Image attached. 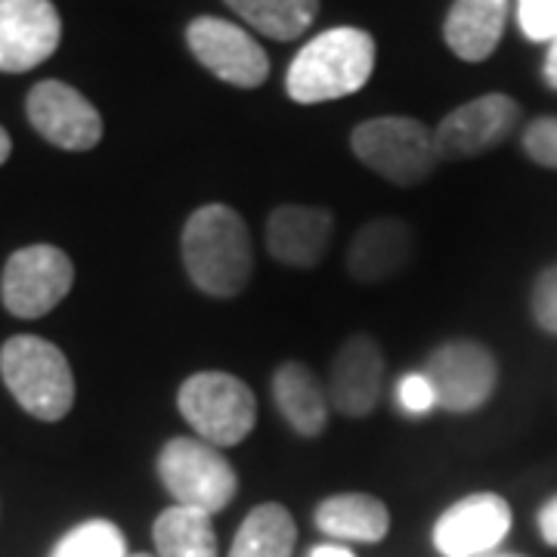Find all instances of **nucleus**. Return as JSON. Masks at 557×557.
I'll return each mask as SVG.
<instances>
[{"label":"nucleus","instance_id":"15","mask_svg":"<svg viewBox=\"0 0 557 557\" xmlns=\"http://www.w3.org/2000/svg\"><path fill=\"white\" fill-rule=\"evenodd\" d=\"M332 239H335V218L325 208L278 205L267 218V248L285 267L313 270L325 260Z\"/></svg>","mask_w":557,"mask_h":557},{"label":"nucleus","instance_id":"7","mask_svg":"<svg viewBox=\"0 0 557 557\" xmlns=\"http://www.w3.org/2000/svg\"><path fill=\"white\" fill-rule=\"evenodd\" d=\"M75 285V263L57 245H28L13 251L3 276V307L20 319H40L60 307Z\"/></svg>","mask_w":557,"mask_h":557},{"label":"nucleus","instance_id":"23","mask_svg":"<svg viewBox=\"0 0 557 557\" xmlns=\"http://www.w3.org/2000/svg\"><path fill=\"white\" fill-rule=\"evenodd\" d=\"M50 557H127V542L112 520H84L60 539Z\"/></svg>","mask_w":557,"mask_h":557},{"label":"nucleus","instance_id":"3","mask_svg":"<svg viewBox=\"0 0 557 557\" xmlns=\"http://www.w3.org/2000/svg\"><path fill=\"white\" fill-rule=\"evenodd\" d=\"M0 375L28 416L60 421L75 406V375L57 344L16 335L0 347Z\"/></svg>","mask_w":557,"mask_h":557},{"label":"nucleus","instance_id":"18","mask_svg":"<svg viewBox=\"0 0 557 557\" xmlns=\"http://www.w3.org/2000/svg\"><path fill=\"white\" fill-rule=\"evenodd\" d=\"M273 399L300 437H319L329 428V394L304 362H282L273 375Z\"/></svg>","mask_w":557,"mask_h":557},{"label":"nucleus","instance_id":"11","mask_svg":"<svg viewBox=\"0 0 557 557\" xmlns=\"http://www.w3.org/2000/svg\"><path fill=\"white\" fill-rule=\"evenodd\" d=\"M520 106L505 94H486L453 109L434 127L437 152L443 161L478 159L518 127Z\"/></svg>","mask_w":557,"mask_h":557},{"label":"nucleus","instance_id":"25","mask_svg":"<svg viewBox=\"0 0 557 557\" xmlns=\"http://www.w3.org/2000/svg\"><path fill=\"white\" fill-rule=\"evenodd\" d=\"M523 152L530 159L557 171V119H536L523 131Z\"/></svg>","mask_w":557,"mask_h":557},{"label":"nucleus","instance_id":"16","mask_svg":"<svg viewBox=\"0 0 557 557\" xmlns=\"http://www.w3.org/2000/svg\"><path fill=\"white\" fill-rule=\"evenodd\" d=\"M416 255V233L397 218H379L366 223L350 242L347 270L357 282L375 285L394 278Z\"/></svg>","mask_w":557,"mask_h":557},{"label":"nucleus","instance_id":"29","mask_svg":"<svg viewBox=\"0 0 557 557\" xmlns=\"http://www.w3.org/2000/svg\"><path fill=\"white\" fill-rule=\"evenodd\" d=\"M542 75H545V84L557 90V35L548 40V57H545V65H542Z\"/></svg>","mask_w":557,"mask_h":557},{"label":"nucleus","instance_id":"12","mask_svg":"<svg viewBox=\"0 0 557 557\" xmlns=\"http://www.w3.org/2000/svg\"><path fill=\"white\" fill-rule=\"evenodd\" d=\"M62 38L50 0H0V72L22 75L47 62Z\"/></svg>","mask_w":557,"mask_h":557},{"label":"nucleus","instance_id":"19","mask_svg":"<svg viewBox=\"0 0 557 557\" xmlns=\"http://www.w3.org/2000/svg\"><path fill=\"white\" fill-rule=\"evenodd\" d=\"M317 527L341 542H381L391 530L387 505L366 493H341L317 508Z\"/></svg>","mask_w":557,"mask_h":557},{"label":"nucleus","instance_id":"5","mask_svg":"<svg viewBox=\"0 0 557 557\" xmlns=\"http://www.w3.org/2000/svg\"><path fill=\"white\" fill-rule=\"evenodd\" d=\"M350 149L369 171L394 186H418L434 174L440 152L434 131L416 119L362 121L350 134Z\"/></svg>","mask_w":557,"mask_h":557},{"label":"nucleus","instance_id":"2","mask_svg":"<svg viewBox=\"0 0 557 557\" xmlns=\"http://www.w3.org/2000/svg\"><path fill=\"white\" fill-rule=\"evenodd\" d=\"M375 72V40L369 32L341 25L322 32L288 65L285 90L300 106L344 100L362 90Z\"/></svg>","mask_w":557,"mask_h":557},{"label":"nucleus","instance_id":"22","mask_svg":"<svg viewBox=\"0 0 557 557\" xmlns=\"http://www.w3.org/2000/svg\"><path fill=\"white\" fill-rule=\"evenodd\" d=\"M226 7L273 40L300 38L319 16V0H226Z\"/></svg>","mask_w":557,"mask_h":557},{"label":"nucleus","instance_id":"8","mask_svg":"<svg viewBox=\"0 0 557 557\" xmlns=\"http://www.w3.org/2000/svg\"><path fill=\"white\" fill-rule=\"evenodd\" d=\"M186 44L214 78L233 87L251 90L270 78V57L242 25L218 16H199L186 25Z\"/></svg>","mask_w":557,"mask_h":557},{"label":"nucleus","instance_id":"1","mask_svg":"<svg viewBox=\"0 0 557 557\" xmlns=\"http://www.w3.org/2000/svg\"><path fill=\"white\" fill-rule=\"evenodd\" d=\"M180 251L189 282L208 298H236L255 273L251 233L239 211L223 201L201 205L189 214Z\"/></svg>","mask_w":557,"mask_h":557},{"label":"nucleus","instance_id":"26","mask_svg":"<svg viewBox=\"0 0 557 557\" xmlns=\"http://www.w3.org/2000/svg\"><path fill=\"white\" fill-rule=\"evenodd\" d=\"M533 317H536V322L545 332L557 335V267H548L536 278V288H533Z\"/></svg>","mask_w":557,"mask_h":557},{"label":"nucleus","instance_id":"27","mask_svg":"<svg viewBox=\"0 0 557 557\" xmlns=\"http://www.w3.org/2000/svg\"><path fill=\"white\" fill-rule=\"evenodd\" d=\"M397 399L399 406L412 416H424L437 406V394L431 387V381L424 379V372H409L406 379L399 381L397 387Z\"/></svg>","mask_w":557,"mask_h":557},{"label":"nucleus","instance_id":"28","mask_svg":"<svg viewBox=\"0 0 557 557\" xmlns=\"http://www.w3.org/2000/svg\"><path fill=\"white\" fill-rule=\"evenodd\" d=\"M539 533L552 548H557V496L539 511Z\"/></svg>","mask_w":557,"mask_h":557},{"label":"nucleus","instance_id":"14","mask_svg":"<svg viewBox=\"0 0 557 557\" xmlns=\"http://www.w3.org/2000/svg\"><path fill=\"white\" fill-rule=\"evenodd\" d=\"M384 384V354L379 341L369 335H354L338 347L329 369V406L341 416H369L381 397Z\"/></svg>","mask_w":557,"mask_h":557},{"label":"nucleus","instance_id":"32","mask_svg":"<svg viewBox=\"0 0 557 557\" xmlns=\"http://www.w3.org/2000/svg\"><path fill=\"white\" fill-rule=\"evenodd\" d=\"M127 557H152V555H127Z\"/></svg>","mask_w":557,"mask_h":557},{"label":"nucleus","instance_id":"21","mask_svg":"<svg viewBox=\"0 0 557 557\" xmlns=\"http://www.w3.org/2000/svg\"><path fill=\"white\" fill-rule=\"evenodd\" d=\"M156 557H218V533L211 515L186 508V505H171L161 511L156 527Z\"/></svg>","mask_w":557,"mask_h":557},{"label":"nucleus","instance_id":"30","mask_svg":"<svg viewBox=\"0 0 557 557\" xmlns=\"http://www.w3.org/2000/svg\"><path fill=\"white\" fill-rule=\"evenodd\" d=\"M310 557H354V552H347L344 545H319L310 552Z\"/></svg>","mask_w":557,"mask_h":557},{"label":"nucleus","instance_id":"20","mask_svg":"<svg viewBox=\"0 0 557 557\" xmlns=\"http://www.w3.org/2000/svg\"><path fill=\"white\" fill-rule=\"evenodd\" d=\"M298 527L285 505L267 502L242 520L230 557H292Z\"/></svg>","mask_w":557,"mask_h":557},{"label":"nucleus","instance_id":"4","mask_svg":"<svg viewBox=\"0 0 557 557\" xmlns=\"http://www.w3.org/2000/svg\"><path fill=\"white\" fill-rule=\"evenodd\" d=\"M180 416L196 431V437L230 449L255 431L258 399L255 391L230 372H196L180 384Z\"/></svg>","mask_w":557,"mask_h":557},{"label":"nucleus","instance_id":"6","mask_svg":"<svg viewBox=\"0 0 557 557\" xmlns=\"http://www.w3.org/2000/svg\"><path fill=\"white\" fill-rule=\"evenodd\" d=\"M159 478L177 505L205 515L223 511L239 493L236 468L218 446L199 437L168 440L159 456Z\"/></svg>","mask_w":557,"mask_h":557},{"label":"nucleus","instance_id":"31","mask_svg":"<svg viewBox=\"0 0 557 557\" xmlns=\"http://www.w3.org/2000/svg\"><path fill=\"white\" fill-rule=\"evenodd\" d=\"M10 152H13V143H10V134H7V131L0 127V164L10 159Z\"/></svg>","mask_w":557,"mask_h":557},{"label":"nucleus","instance_id":"24","mask_svg":"<svg viewBox=\"0 0 557 557\" xmlns=\"http://www.w3.org/2000/svg\"><path fill=\"white\" fill-rule=\"evenodd\" d=\"M518 22L530 40H552L557 35V0H518Z\"/></svg>","mask_w":557,"mask_h":557},{"label":"nucleus","instance_id":"10","mask_svg":"<svg viewBox=\"0 0 557 557\" xmlns=\"http://www.w3.org/2000/svg\"><path fill=\"white\" fill-rule=\"evenodd\" d=\"M25 112L40 137L65 152H87L102 139V115L72 84H35L25 100Z\"/></svg>","mask_w":557,"mask_h":557},{"label":"nucleus","instance_id":"13","mask_svg":"<svg viewBox=\"0 0 557 557\" xmlns=\"http://www.w3.org/2000/svg\"><path fill=\"white\" fill-rule=\"evenodd\" d=\"M511 530V508L496 493L458 498L440 515L434 545L443 557H480L502 545Z\"/></svg>","mask_w":557,"mask_h":557},{"label":"nucleus","instance_id":"9","mask_svg":"<svg viewBox=\"0 0 557 557\" xmlns=\"http://www.w3.org/2000/svg\"><path fill=\"white\" fill-rule=\"evenodd\" d=\"M424 379L446 412H474L496 391V359L478 341H449L431 354Z\"/></svg>","mask_w":557,"mask_h":557},{"label":"nucleus","instance_id":"33","mask_svg":"<svg viewBox=\"0 0 557 557\" xmlns=\"http://www.w3.org/2000/svg\"><path fill=\"white\" fill-rule=\"evenodd\" d=\"M505 557H511V555H505Z\"/></svg>","mask_w":557,"mask_h":557},{"label":"nucleus","instance_id":"17","mask_svg":"<svg viewBox=\"0 0 557 557\" xmlns=\"http://www.w3.org/2000/svg\"><path fill=\"white\" fill-rule=\"evenodd\" d=\"M508 22V0H456L443 22V38L458 60L483 62L493 57Z\"/></svg>","mask_w":557,"mask_h":557}]
</instances>
